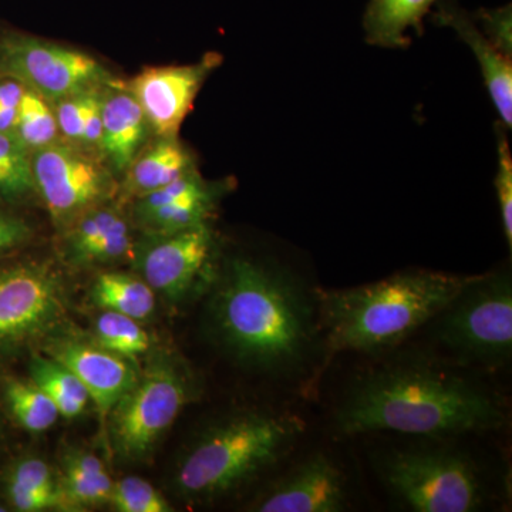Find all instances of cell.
<instances>
[{
    "label": "cell",
    "mask_w": 512,
    "mask_h": 512,
    "mask_svg": "<svg viewBox=\"0 0 512 512\" xmlns=\"http://www.w3.org/2000/svg\"><path fill=\"white\" fill-rule=\"evenodd\" d=\"M504 416L495 396L466 377L423 360H400L353 384L336 413V426L343 434L446 437L498 429Z\"/></svg>",
    "instance_id": "1"
},
{
    "label": "cell",
    "mask_w": 512,
    "mask_h": 512,
    "mask_svg": "<svg viewBox=\"0 0 512 512\" xmlns=\"http://www.w3.org/2000/svg\"><path fill=\"white\" fill-rule=\"evenodd\" d=\"M218 340L241 362L288 369L315 338L313 311L291 275L251 259L231 261L211 303Z\"/></svg>",
    "instance_id": "2"
},
{
    "label": "cell",
    "mask_w": 512,
    "mask_h": 512,
    "mask_svg": "<svg viewBox=\"0 0 512 512\" xmlns=\"http://www.w3.org/2000/svg\"><path fill=\"white\" fill-rule=\"evenodd\" d=\"M474 278L413 269L373 284L320 291L326 345L333 352L393 348L436 319Z\"/></svg>",
    "instance_id": "3"
},
{
    "label": "cell",
    "mask_w": 512,
    "mask_h": 512,
    "mask_svg": "<svg viewBox=\"0 0 512 512\" xmlns=\"http://www.w3.org/2000/svg\"><path fill=\"white\" fill-rule=\"evenodd\" d=\"M305 431L292 414L241 412L207 427L192 443L175 473L184 498L224 497L284 458Z\"/></svg>",
    "instance_id": "4"
},
{
    "label": "cell",
    "mask_w": 512,
    "mask_h": 512,
    "mask_svg": "<svg viewBox=\"0 0 512 512\" xmlns=\"http://www.w3.org/2000/svg\"><path fill=\"white\" fill-rule=\"evenodd\" d=\"M437 318V338L461 360L503 365L512 353L510 274L476 275Z\"/></svg>",
    "instance_id": "5"
},
{
    "label": "cell",
    "mask_w": 512,
    "mask_h": 512,
    "mask_svg": "<svg viewBox=\"0 0 512 512\" xmlns=\"http://www.w3.org/2000/svg\"><path fill=\"white\" fill-rule=\"evenodd\" d=\"M390 493L416 512H470L483 501L471 461L441 450H393L380 460Z\"/></svg>",
    "instance_id": "6"
},
{
    "label": "cell",
    "mask_w": 512,
    "mask_h": 512,
    "mask_svg": "<svg viewBox=\"0 0 512 512\" xmlns=\"http://www.w3.org/2000/svg\"><path fill=\"white\" fill-rule=\"evenodd\" d=\"M192 393L191 380L170 360L154 363L113 407L111 443L117 456L138 461L151 453Z\"/></svg>",
    "instance_id": "7"
},
{
    "label": "cell",
    "mask_w": 512,
    "mask_h": 512,
    "mask_svg": "<svg viewBox=\"0 0 512 512\" xmlns=\"http://www.w3.org/2000/svg\"><path fill=\"white\" fill-rule=\"evenodd\" d=\"M0 73L55 104L110 84V73L94 57L32 36L0 43Z\"/></svg>",
    "instance_id": "8"
},
{
    "label": "cell",
    "mask_w": 512,
    "mask_h": 512,
    "mask_svg": "<svg viewBox=\"0 0 512 512\" xmlns=\"http://www.w3.org/2000/svg\"><path fill=\"white\" fill-rule=\"evenodd\" d=\"M35 191L57 225L73 224L99 207L113 191V180L99 160L73 143L32 151Z\"/></svg>",
    "instance_id": "9"
},
{
    "label": "cell",
    "mask_w": 512,
    "mask_h": 512,
    "mask_svg": "<svg viewBox=\"0 0 512 512\" xmlns=\"http://www.w3.org/2000/svg\"><path fill=\"white\" fill-rule=\"evenodd\" d=\"M62 312V291L49 266L19 264L0 269V353L45 335Z\"/></svg>",
    "instance_id": "10"
},
{
    "label": "cell",
    "mask_w": 512,
    "mask_h": 512,
    "mask_svg": "<svg viewBox=\"0 0 512 512\" xmlns=\"http://www.w3.org/2000/svg\"><path fill=\"white\" fill-rule=\"evenodd\" d=\"M220 57L208 55L190 66L150 67L127 83L140 104L148 126L160 137H175L190 113L195 97Z\"/></svg>",
    "instance_id": "11"
},
{
    "label": "cell",
    "mask_w": 512,
    "mask_h": 512,
    "mask_svg": "<svg viewBox=\"0 0 512 512\" xmlns=\"http://www.w3.org/2000/svg\"><path fill=\"white\" fill-rule=\"evenodd\" d=\"M212 252L214 235L207 224L157 235L141 256V274L154 292L178 301L201 281L211 265Z\"/></svg>",
    "instance_id": "12"
},
{
    "label": "cell",
    "mask_w": 512,
    "mask_h": 512,
    "mask_svg": "<svg viewBox=\"0 0 512 512\" xmlns=\"http://www.w3.org/2000/svg\"><path fill=\"white\" fill-rule=\"evenodd\" d=\"M342 471L323 454L306 458L254 505L259 512H339L346 507Z\"/></svg>",
    "instance_id": "13"
},
{
    "label": "cell",
    "mask_w": 512,
    "mask_h": 512,
    "mask_svg": "<svg viewBox=\"0 0 512 512\" xmlns=\"http://www.w3.org/2000/svg\"><path fill=\"white\" fill-rule=\"evenodd\" d=\"M47 353L72 370L86 387L103 417H109L113 407L138 379L127 357L101 348L97 343L56 340L50 343Z\"/></svg>",
    "instance_id": "14"
},
{
    "label": "cell",
    "mask_w": 512,
    "mask_h": 512,
    "mask_svg": "<svg viewBox=\"0 0 512 512\" xmlns=\"http://www.w3.org/2000/svg\"><path fill=\"white\" fill-rule=\"evenodd\" d=\"M434 20L441 26L456 30L460 39L470 46L483 73L484 83L505 128L512 127V64L511 56L505 55L478 29L470 13L456 2L443 0L437 5Z\"/></svg>",
    "instance_id": "15"
},
{
    "label": "cell",
    "mask_w": 512,
    "mask_h": 512,
    "mask_svg": "<svg viewBox=\"0 0 512 512\" xmlns=\"http://www.w3.org/2000/svg\"><path fill=\"white\" fill-rule=\"evenodd\" d=\"M99 150L116 171H127L147 136L148 121L133 94L123 89L101 90Z\"/></svg>",
    "instance_id": "16"
},
{
    "label": "cell",
    "mask_w": 512,
    "mask_h": 512,
    "mask_svg": "<svg viewBox=\"0 0 512 512\" xmlns=\"http://www.w3.org/2000/svg\"><path fill=\"white\" fill-rule=\"evenodd\" d=\"M437 0H370L363 16L367 43L386 49H406L409 30L423 33L424 16Z\"/></svg>",
    "instance_id": "17"
},
{
    "label": "cell",
    "mask_w": 512,
    "mask_h": 512,
    "mask_svg": "<svg viewBox=\"0 0 512 512\" xmlns=\"http://www.w3.org/2000/svg\"><path fill=\"white\" fill-rule=\"evenodd\" d=\"M192 171H195V163L190 151L175 137H161L128 167L127 188L141 198Z\"/></svg>",
    "instance_id": "18"
},
{
    "label": "cell",
    "mask_w": 512,
    "mask_h": 512,
    "mask_svg": "<svg viewBox=\"0 0 512 512\" xmlns=\"http://www.w3.org/2000/svg\"><path fill=\"white\" fill-rule=\"evenodd\" d=\"M6 494L10 505L20 512L69 510L60 481L45 460L25 457L10 467L6 476Z\"/></svg>",
    "instance_id": "19"
},
{
    "label": "cell",
    "mask_w": 512,
    "mask_h": 512,
    "mask_svg": "<svg viewBox=\"0 0 512 512\" xmlns=\"http://www.w3.org/2000/svg\"><path fill=\"white\" fill-rule=\"evenodd\" d=\"M60 488L67 508L110 504L114 481L99 457L83 450H70L63 457Z\"/></svg>",
    "instance_id": "20"
},
{
    "label": "cell",
    "mask_w": 512,
    "mask_h": 512,
    "mask_svg": "<svg viewBox=\"0 0 512 512\" xmlns=\"http://www.w3.org/2000/svg\"><path fill=\"white\" fill-rule=\"evenodd\" d=\"M217 197L215 188L204 181L197 190L184 197L165 202L151 210L138 211V220L153 234H173L183 229L207 224Z\"/></svg>",
    "instance_id": "21"
},
{
    "label": "cell",
    "mask_w": 512,
    "mask_h": 512,
    "mask_svg": "<svg viewBox=\"0 0 512 512\" xmlns=\"http://www.w3.org/2000/svg\"><path fill=\"white\" fill-rule=\"evenodd\" d=\"M93 303L103 311L121 313L136 320L148 318L156 309V292L144 279L106 272L92 289Z\"/></svg>",
    "instance_id": "22"
},
{
    "label": "cell",
    "mask_w": 512,
    "mask_h": 512,
    "mask_svg": "<svg viewBox=\"0 0 512 512\" xmlns=\"http://www.w3.org/2000/svg\"><path fill=\"white\" fill-rule=\"evenodd\" d=\"M30 379L50 397L60 416L74 419L89 406L90 397L86 387L53 357L35 356L29 366Z\"/></svg>",
    "instance_id": "23"
},
{
    "label": "cell",
    "mask_w": 512,
    "mask_h": 512,
    "mask_svg": "<svg viewBox=\"0 0 512 512\" xmlns=\"http://www.w3.org/2000/svg\"><path fill=\"white\" fill-rule=\"evenodd\" d=\"M3 394L12 416L30 433H43L59 419L55 403L32 380L9 377L3 384Z\"/></svg>",
    "instance_id": "24"
},
{
    "label": "cell",
    "mask_w": 512,
    "mask_h": 512,
    "mask_svg": "<svg viewBox=\"0 0 512 512\" xmlns=\"http://www.w3.org/2000/svg\"><path fill=\"white\" fill-rule=\"evenodd\" d=\"M32 151L15 133L0 131V200H25L35 191L32 173Z\"/></svg>",
    "instance_id": "25"
},
{
    "label": "cell",
    "mask_w": 512,
    "mask_h": 512,
    "mask_svg": "<svg viewBox=\"0 0 512 512\" xmlns=\"http://www.w3.org/2000/svg\"><path fill=\"white\" fill-rule=\"evenodd\" d=\"M15 134L29 151L56 143L59 127L52 104L32 90L25 89L18 106Z\"/></svg>",
    "instance_id": "26"
},
{
    "label": "cell",
    "mask_w": 512,
    "mask_h": 512,
    "mask_svg": "<svg viewBox=\"0 0 512 512\" xmlns=\"http://www.w3.org/2000/svg\"><path fill=\"white\" fill-rule=\"evenodd\" d=\"M138 322L121 313L104 311L94 325L97 345L123 357L143 355L150 348V338Z\"/></svg>",
    "instance_id": "27"
},
{
    "label": "cell",
    "mask_w": 512,
    "mask_h": 512,
    "mask_svg": "<svg viewBox=\"0 0 512 512\" xmlns=\"http://www.w3.org/2000/svg\"><path fill=\"white\" fill-rule=\"evenodd\" d=\"M110 504L120 512H167L170 504L148 481L126 477L114 483Z\"/></svg>",
    "instance_id": "28"
},
{
    "label": "cell",
    "mask_w": 512,
    "mask_h": 512,
    "mask_svg": "<svg viewBox=\"0 0 512 512\" xmlns=\"http://www.w3.org/2000/svg\"><path fill=\"white\" fill-rule=\"evenodd\" d=\"M131 245L133 242H131L130 228L126 220L121 217L101 237L70 255L79 264H107L127 255Z\"/></svg>",
    "instance_id": "29"
},
{
    "label": "cell",
    "mask_w": 512,
    "mask_h": 512,
    "mask_svg": "<svg viewBox=\"0 0 512 512\" xmlns=\"http://www.w3.org/2000/svg\"><path fill=\"white\" fill-rule=\"evenodd\" d=\"M101 89L103 87L89 90V92L74 94V96L66 97V99L52 104L53 110H55L59 133L69 143L80 146L87 113H89L90 106H92L94 99H96Z\"/></svg>",
    "instance_id": "30"
},
{
    "label": "cell",
    "mask_w": 512,
    "mask_h": 512,
    "mask_svg": "<svg viewBox=\"0 0 512 512\" xmlns=\"http://www.w3.org/2000/svg\"><path fill=\"white\" fill-rule=\"evenodd\" d=\"M498 168L495 177L501 218L508 247H512V158L503 130H498Z\"/></svg>",
    "instance_id": "31"
},
{
    "label": "cell",
    "mask_w": 512,
    "mask_h": 512,
    "mask_svg": "<svg viewBox=\"0 0 512 512\" xmlns=\"http://www.w3.org/2000/svg\"><path fill=\"white\" fill-rule=\"evenodd\" d=\"M478 19L483 23L484 35L511 56V6L495 10H481Z\"/></svg>",
    "instance_id": "32"
},
{
    "label": "cell",
    "mask_w": 512,
    "mask_h": 512,
    "mask_svg": "<svg viewBox=\"0 0 512 512\" xmlns=\"http://www.w3.org/2000/svg\"><path fill=\"white\" fill-rule=\"evenodd\" d=\"M32 235V228L23 218L0 211V258L23 247Z\"/></svg>",
    "instance_id": "33"
},
{
    "label": "cell",
    "mask_w": 512,
    "mask_h": 512,
    "mask_svg": "<svg viewBox=\"0 0 512 512\" xmlns=\"http://www.w3.org/2000/svg\"><path fill=\"white\" fill-rule=\"evenodd\" d=\"M101 90L94 99L92 106H90L89 113H87L80 147L99 148L100 146L101 128H103V123H101Z\"/></svg>",
    "instance_id": "34"
},
{
    "label": "cell",
    "mask_w": 512,
    "mask_h": 512,
    "mask_svg": "<svg viewBox=\"0 0 512 512\" xmlns=\"http://www.w3.org/2000/svg\"><path fill=\"white\" fill-rule=\"evenodd\" d=\"M25 89L22 83L10 77L0 80V109H18Z\"/></svg>",
    "instance_id": "35"
},
{
    "label": "cell",
    "mask_w": 512,
    "mask_h": 512,
    "mask_svg": "<svg viewBox=\"0 0 512 512\" xmlns=\"http://www.w3.org/2000/svg\"><path fill=\"white\" fill-rule=\"evenodd\" d=\"M18 109H0V131L15 133Z\"/></svg>",
    "instance_id": "36"
}]
</instances>
